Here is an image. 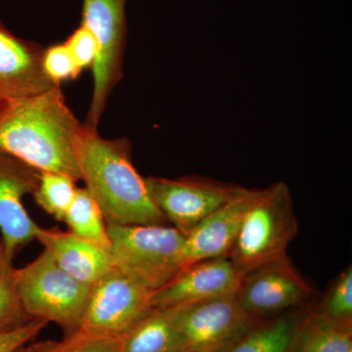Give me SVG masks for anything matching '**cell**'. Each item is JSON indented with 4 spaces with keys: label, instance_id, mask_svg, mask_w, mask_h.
Masks as SVG:
<instances>
[{
    "label": "cell",
    "instance_id": "cell-1",
    "mask_svg": "<svg viewBox=\"0 0 352 352\" xmlns=\"http://www.w3.org/2000/svg\"><path fill=\"white\" fill-rule=\"evenodd\" d=\"M82 126L59 87L0 101V153L39 173H61L78 182L76 143Z\"/></svg>",
    "mask_w": 352,
    "mask_h": 352
},
{
    "label": "cell",
    "instance_id": "cell-2",
    "mask_svg": "<svg viewBox=\"0 0 352 352\" xmlns=\"http://www.w3.org/2000/svg\"><path fill=\"white\" fill-rule=\"evenodd\" d=\"M76 152L80 180L107 224L151 226L168 222L153 201L145 178L132 163L129 139L103 138L97 129L82 124Z\"/></svg>",
    "mask_w": 352,
    "mask_h": 352
},
{
    "label": "cell",
    "instance_id": "cell-3",
    "mask_svg": "<svg viewBox=\"0 0 352 352\" xmlns=\"http://www.w3.org/2000/svg\"><path fill=\"white\" fill-rule=\"evenodd\" d=\"M298 231L291 190L276 182L264 189L248 208L228 258L241 274L287 258Z\"/></svg>",
    "mask_w": 352,
    "mask_h": 352
},
{
    "label": "cell",
    "instance_id": "cell-4",
    "mask_svg": "<svg viewBox=\"0 0 352 352\" xmlns=\"http://www.w3.org/2000/svg\"><path fill=\"white\" fill-rule=\"evenodd\" d=\"M14 286L27 316L57 324L66 335L80 328L90 287L57 265L45 250L32 263L14 268Z\"/></svg>",
    "mask_w": 352,
    "mask_h": 352
},
{
    "label": "cell",
    "instance_id": "cell-5",
    "mask_svg": "<svg viewBox=\"0 0 352 352\" xmlns=\"http://www.w3.org/2000/svg\"><path fill=\"white\" fill-rule=\"evenodd\" d=\"M113 266L154 292L182 270L184 235L173 226L107 224Z\"/></svg>",
    "mask_w": 352,
    "mask_h": 352
},
{
    "label": "cell",
    "instance_id": "cell-6",
    "mask_svg": "<svg viewBox=\"0 0 352 352\" xmlns=\"http://www.w3.org/2000/svg\"><path fill=\"white\" fill-rule=\"evenodd\" d=\"M126 0H83L82 25L94 34L99 52L92 66L94 95L85 124L97 129L109 97L122 78Z\"/></svg>",
    "mask_w": 352,
    "mask_h": 352
},
{
    "label": "cell",
    "instance_id": "cell-7",
    "mask_svg": "<svg viewBox=\"0 0 352 352\" xmlns=\"http://www.w3.org/2000/svg\"><path fill=\"white\" fill-rule=\"evenodd\" d=\"M153 292L115 266L90 287L78 332L119 338L151 308Z\"/></svg>",
    "mask_w": 352,
    "mask_h": 352
},
{
    "label": "cell",
    "instance_id": "cell-8",
    "mask_svg": "<svg viewBox=\"0 0 352 352\" xmlns=\"http://www.w3.org/2000/svg\"><path fill=\"white\" fill-rule=\"evenodd\" d=\"M145 182L157 208L184 236L244 188L201 176L175 179L150 176Z\"/></svg>",
    "mask_w": 352,
    "mask_h": 352
},
{
    "label": "cell",
    "instance_id": "cell-9",
    "mask_svg": "<svg viewBox=\"0 0 352 352\" xmlns=\"http://www.w3.org/2000/svg\"><path fill=\"white\" fill-rule=\"evenodd\" d=\"M256 323L235 296L177 308L179 352H226Z\"/></svg>",
    "mask_w": 352,
    "mask_h": 352
},
{
    "label": "cell",
    "instance_id": "cell-10",
    "mask_svg": "<svg viewBox=\"0 0 352 352\" xmlns=\"http://www.w3.org/2000/svg\"><path fill=\"white\" fill-rule=\"evenodd\" d=\"M312 294L287 256L245 273L235 298L245 314L259 322L307 307Z\"/></svg>",
    "mask_w": 352,
    "mask_h": 352
},
{
    "label": "cell",
    "instance_id": "cell-11",
    "mask_svg": "<svg viewBox=\"0 0 352 352\" xmlns=\"http://www.w3.org/2000/svg\"><path fill=\"white\" fill-rule=\"evenodd\" d=\"M41 173L19 160L0 153V233L1 250L8 261L36 240L41 226L28 214L23 197L32 195Z\"/></svg>",
    "mask_w": 352,
    "mask_h": 352
},
{
    "label": "cell",
    "instance_id": "cell-12",
    "mask_svg": "<svg viewBox=\"0 0 352 352\" xmlns=\"http://www.w3.org/2000/svg\"><path fill=\"white\" fill-rule=\"evenodd\" d=\"M242 278L228 256L199 261L183 268L170 282L154 292L151 307L179 308L235 296Z\"/></svg>",
    "mask_w": 352,
    "mask_h": 352
},
{
    "label": "cell",
    "instance_id": "cell-13",
    "mask_svg": "<svg viewBox=\"0 0 352 352\" xmlns=\"http://www.w3.org/2000/svg\"><path fill=\"white\" fill-rule=\"evenodd\" d=\"M259 189L243 188L232 200L206 217L186 236L182 249V270L206 259L229 256L248 208Z\"/></svg>",
    "mask_w": 352,
    "mask_h": 352
},
{
    "label": "cell",
    "instance_id": "cell-14",
    "mask_svg": "<svg viewBox=\"0 0 352 352\" xmlns=\"http://www.w3.org/2000/svg\"><path fill=\"white\" fill-rule=\"evenodd\" d=\"M44 50L16 36L0 22V101L44 94L59 87L46 76Z\"/></svg>",
    "mask_w": 352,
    "mask_h": 352
},
{
    "label": "cell",
    "instance_id": "cell-15",
    "mask_svg": "<svg viewBox=\"0 0 352 352\" xmlns=\"http://www.w3.org/2000/svg\"><path fill=\"white\" fill-rule=\"evenodd\" d=\"M36 240L61 270L88 286L113 267L110 250L82 239L69 230L41 227Z\"/></svg>",
    "mask_w": 352,
    "mask_h": 352
},
{
    "label": "cell",
    "instance_id": "cell-16",
    "mask_svg": "<svg viewBox=\"0 0 352 352\" xmlns=\"http://www.w3.org/2000/svg\"><path fill=\"white\" fill-rule=\"evenodd\" d=\"M119 352H179L177 308L147 310L120 336Z\"/></svg>",
    "mask_w": 352,
    "mask_h": 352
},
{
    "label": "cell",
    "instance_id": "cell-17",
    "mask_svg": "<svg viewBox=\"0 0 352 352\" xmlns=\"http://www.w3.org/2000/svg\"><path fill=\"white\" fill-rule=\"evenodd\" d=\"M308 308L258 322L226 352H293Z\"/></svg>",
    "mask_w": 352,
    "mask_h": 352
},
{
    "label": "cell",
    "instance_id": "cell-18",
    "mask_svg": "<svg viewBox=\"0 0 352 352\" xmlns=\"http://www.w3.org/2000/svg\"><path fill=\"white\" fill-rule=\"evenodd\" d=\"M293 352H352V324L331 320L309 307Z\"/></svg>",
    "mask_w": 352,
    "mask_h": 352
},
{
    "label": "cell",
    "instance_id": "cell-19",
    "mask_svg": "<svg viewBox=\"0 0 352 352\" xmlns=\"http://www.w3.org/2000/svg\"><path fill=\"white\" fill-rule=\"evenodd\" d=\"M63 222L69 227V232L110 250L107 222L87 189H76L75 198L65 214Z\"/></svg>",
    "mask_w": 352,
    "mask_h": 352
},
{
    "label": "cell",
    "instance_id": "cell-20",
    "mask_svg": "<svg viewBox=\"0 0 352 352\" xmlns=\"http://www.w3.org/2000/svg\"><path fill=\"white\" fill-rule=\"evenodd\" d=\"M75 182L73 178L61 173H41L38 187L32 195L46 214L63 221L78 189Z\"/></svg>",
    "mask_w": 352,
    "mask_h": 352
},
{
    "label": "cell",
    "instance_id": "cell-21",
    "mask_svg": "<svg viewBox=\"0 0 352 352\" xmlns=\"http://www.w3.org/2000/svg\"><path fill=\"white\" fill-rule=\"evenodd\" d=\"M14 267L0 252V335L10 332L32 320L21 307L15 286H14Z\"/></svg>",
    "mask_w": 352,
    "mask_h": 352
},
{
    "label": "cell",
    "instance_id": "cell-22",
    "mask_svg": "<svg viewBox=\"0 0 352 352\" xmlns=\"http://www.w3.org/2000/svg\"><path fill=\"white\" fill-rule=\"evenodd\" d=\"M314 310L331 320L352 324L351 265L336 278L320 305Z\"/></svg>",
    "mask_w": 352,
    "mask_h": 352
},
{
    "label": "cell",
    "instance_id": "cell-23",
    "mask_svg": "<svg viewBox=\"0 0 352 352\" xmlns=\"http://www.w3.org/2000/svg\"><path fill=\"white\" fill-rule=\"evenodd\" d=\"M43 67L46 76L56 85L76 80L82 72L65 43L56 44L44 50Z\"/></svg>",
    "mask_w": 352,
    "mask_h": 352
},
{
    "label": "cell",
    "instance_id": "cell-24",
    "mask_svg": "<svg viewBox=\"0 0 352 352\" xmlns=\"http://www.w3.org/2000/svg\"><path fill=\"white\" fill-rule=\"evenodd\" d=\"M119 342L120 337H99L76 331L60 342L50 340L44 352H119Z\"/></svg>",
    "mask_w": 352,
    "mask_h": 352
},
{
    "label": "cell",
    "instance_id": "cell-25",
    "mask_svg": "<svg viewBox=\"0 0 352 352\" xmlns=\"http://www.w3.org/2000/svg\"><path fill=\"white\" fill-rule=\"evenodd\" d=\"M64 43L80 68H92L98 55L99 48L94 34L87 27L80 25Z\"/></svg>",
    "mask_w": 352,
    "mask_h": 352
},
{
    "label": "cell",
    "instance_id": "cell-26",
    "mask_svg": "<svg viewBox=\"0 0 352 352\" xmlns=\"http://www.w3.org/2000/svg\"><path fill=\"white\" fill-rule=\"evenodd\" d=\"M48 323L41 320L28 322L25 325L0 335V352H15L36 338Z\"/></svg>",
    "mask_w": 352,
    "mask_h": 352
},
{
    "label": "cell",
    "instance_id": "cell-27",
    "mask_svg": "<svg viewBox=\"0 0 352 352\" xmlns=\"http://www.w3.org/2000/svg\"><path fill=\"white\" fill-rule=\"evenodd\" d=\"M48 342H50V340L36 342V344H30V346H25V344L15 352H44L48 346Z\"/></svg>",
    "mask_w": 352,
    "mask_h": 352
},
{
    "label": "cell",
    "instance_id": "cell-28",
    "mask_svg": "<svg viewBox=\"0 0 352 352\" xmlns=\"http://www.w3.org/2000/svg\"><path fill=\"white\" fill-rule=\"evenodd\" d=\"M0 252H1V243H0Z\"/></svg>",
    "mask_w": 352,
    "mask_h": 352
}]
</instances>
